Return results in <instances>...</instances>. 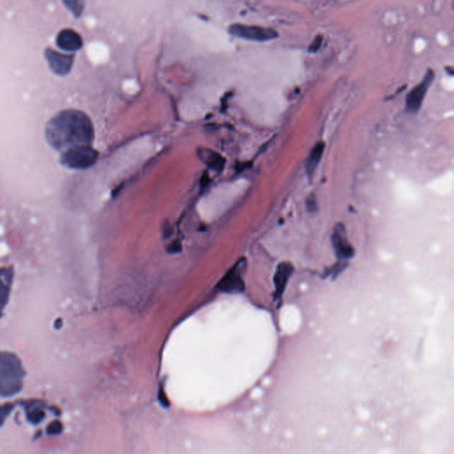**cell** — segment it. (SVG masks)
Masks as SVG:
<instances>
[{"label":"cell","instance_id":"obj_1","mask_svg":"<svg viewBox=\"0 0 454 454\" xmlns=\"http://www.w3.org/2000/svg\"><path fill=\"white\" fill-rule=\"evenodd\" d=\"M45 132L48 143L58 151L86 146L93 136L89 118L75 109H68L55 115L47 123Z\"/></svg>","mask_w":454,"mask_h":454},{"label":"cell","instance_id":"obj_2","mask_svg":"<svg viewBox=\"0 0 454 454\" xmlns=\"http://www.w3.org/2000/svg\"><path fill=\"white\" fill-rule=\"evenodd\" d=\"M185 28L190 37L211 51L224 52L232 48L229 35L215 24L190 17L186 20Z\"/></svg>","mask_w":454,"mask_h":454},{"label":"cell","instance_id":"obj_3","mask_svg":"<svg viewBox=\"0 0 454 454\" xmlns=\"http://www.w3.org/2000/svg\"><path fill=\"white\" fill-rule=\"evenodd\" d=\"M24 371L16 354L0 353V395L9 396L19 392L23 385Z\"/></svg>","mask_w":454,"mask_h":454},{"label":"cell","instance_id":"obj_4","mask_svg":"<svg viewBox=\"0 0 454 454\" xmlns=\"http://www.w3.org/2000/svg\"><path fill=\"white\" fill-rule=\"evenodd\" d=\"M220 91L212 86H200L191 91L181 105L183 117L189 120L198 119L205 115L216 103Z\"/></svg>","mask_w":454,"mask_h":454},{"label":"cell","instance_id":"obj_5","mask_svg":"<svg viewBox=\"0 0 454 454\" xmlns=\"http://www.w3.org/2000/svg\"><path fill=\"white\" fill-rule=\"evenodd\" d=\"M96 154L90 147L81 146L63 151L59 161L69 169H84L93 163Z\"/></svg>","mask_w":454,"mask_h":454},{"label":"cell","instance_id":"obj_6","mask_svg":"<svg viewBox=\"0 0 454 454\" xmlns=\"http://www.w3.org/2000/svg\"><path fill=\"white\" fill-rule=\"evenodd\" d=\"M434 70L429 69L421 82L413 88L410 93H408L406 101V107L408 112L412 113V114H416L420 110L421 105L424 103L426 93H427L429 86L434 81Z\"/></svg>","mask_w":454,"mask_h":454},{"label":"cell","instance_id":"obj_7","mask_svg":"<svg viewBox=\"0 0 454 454\" xmlns=\"http://www.w3.org/2000/svg\"><path fill=\"white\" fill-rule=\"evenodd\" d=\"M45 59H47L49 67L59 76H64L70 72L72 68L74 56L62 55L61 52L54 50L52 48H47L45 52Z\"/></svg>","mask_w":454,"mask_h":454},{"label":"cell","instance_id":"obj_8","mask_svg":"<svg viewBox=\"0 0 454 454\" xmlns=\"http://www.w3.org/2000/svg\"><path fill=\"white\" fill-rule=\"evenodd\" d=\"M56 44L62 50L77 51L82 47L83 40L76 31L72 29H65L59 31L57 38H56Z\"/></svg>","mask_w":454,"mask_h":454},{"label":"cell","instance_id":"obj_9","mask_svg":"<svg viewBox=\"0 0 454 454\" xmlns=\"http://www.w3.org/2000/svg\"><path fill=\"white\" fill-rule=\"evenodd\" d=\"M13 279L12 267H1L0 268V311L8 304L10 292Z\"/></svg>","mask_w":454,"mask_h":454},{"label":"cell","instance_id":"obj_10","mask_svg":"<svg viewBox=\"0 0 454 454\" xmlns=\"http://www.w3.org/2000/svg\"><path fill=\"white\" fill-rule=\"evenodd\" d=\"M244 281H242L239 271L233 269L224 277L220 281L218 288L225 293H237L244 290Z\"/></svg>","mask_w":454,"mask_h":454},{"label":"cell","instance_id":"obj_11","mask_svg":"<svg viewBox=\"0 0 454 454\" xmlns=\"http://www.w3.org/2000/svg\"><path fill=\"white\" fill-rule=\"evenodd\" d=\"M325 147L326 144L324 143V142H319L313 147L311 153H310L305 165L306 172H307L309 177H312L313 174H314L316 168L318 167L319 161L322 160Z\"/></svg>","mask_w":454,"mask_h":454},{"label":"cell","instance_id":"obj_12","mask_svg":"<svg viewBox=\"0 0 454 454\" xmlns=\"http://www.w3.org/2000/svg\"><path fill=\"white\" fill-rule=\"evenodd\" d=\"M123 90L128 94H136L140 90V84L135 79H126L123 84Z\"/></svg>","mask_w":454,"mask_h":454},{"label":"cell","instance_id":"obj_13","mask_svg":"<svg viewBox=\"0 0 454 454\" xmlns=\"http://www.w3.org/2000/svg\"><path fill=\"white\" fill-rule=\"evenodd\" d=\"M94 57L98 62H104L108 59V49L104 45H98L94 50Z\"/></svg>","mask_w":454,"mask_h":454},{"label":"cell","instance_id":"obj_14","mask_svg":"<svg viewBox=\"0 0 454 454\" xmlns=\"http://www.w3.org/2000/svg\"><path fill=\"white\" fill-rule=\"evenodd\" d=\"M323 42V37L322 35H318V37L315 38V40L312 42L311 45L309 47L310 52H316L319 50L320 47H322Z\"/></svg>","mask_w":454,"mask_h":454},{"label":"cell","instance_id":"obj_15","mask_svg":"<svg viewBox=\"0 0 454 454\" xmlns=\"http://www.w3.org/2000/svg\"><path fill=\"white\" fill-rule=\"evenodd\" d=\"M1 316H2V312L0 311V318H1Z\"/></svg>","mask_w":454,"mask_h":454}]
</instances>
